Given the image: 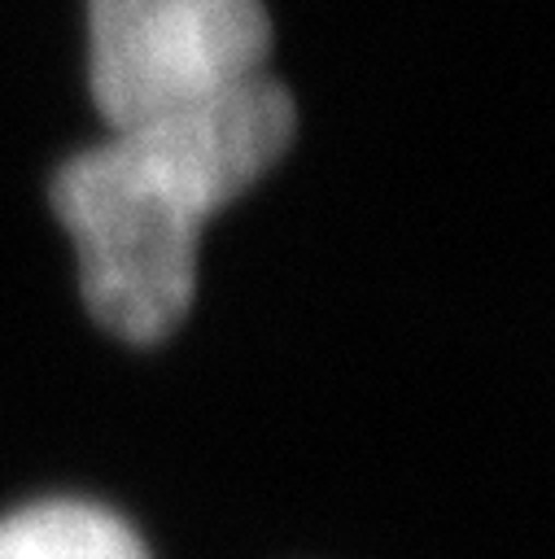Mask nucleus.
I'll list each match as a JSON object with an SVG mask.
<instances>
[{
    "instance_id": "1",
    "label": "nucleus",
    "mask_w": 555,
    "mask_h": 559,
    "mask_svg": "<svg viewBox=\"0 0 555 559\" xmlns=\"http://www.w3.org/2000/svg\"><path fill=\"white\" fill-rule=\"evenodd\" d=\"M297 109L275 79L114 127L52 175V210L79 253L92 319L131 345L170 336L197 297L205 223L293 144Z\"/></svg>"
},
{
    "instance_id": "2",
    "label": "nucleus",
    "mask_w": 555,
    "mask_h": 559,
    "mask_svg": "<svg viewBox=\"0 0 555 559\" xmlns=\"http://www.w3.org/2000/svg\"><path fill=\"white\" fill-rule=\"evenodd\" d=\"M262 0H92L87 83L105 127H131L262 79Z\"/></svg>"
},
{
    "instance_id": "3",
    "label": "nucleus",
    "mask_w": 555,
    "mask_h": 559,
    "mask_svg": "<svg viewBox=\"0 0 555 559\" xmlns=\"http://www.w3.org/2000/svg\"><path fill=\"white\" fill-rule=\"evenodd\" d=\"M0 559H149V550L122 515L52 498L0 520Z\"/></svg>"
}]
</instances>
